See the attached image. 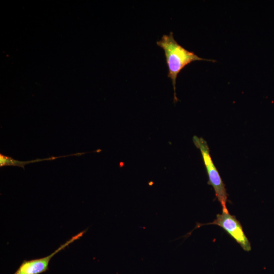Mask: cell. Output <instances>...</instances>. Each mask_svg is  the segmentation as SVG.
<instances>
[{"mask_svg": "<svg viewBox=\"0 0 274 274\" xmlns=\"http://www.w3.org/2000/svg\"><path fill=\"white\" fill-rule=\"evenodd\" d=\"M86 230H83L73 236L52 253L46 257L29 260H23L13 274H41L46 272L49 269L48 265L51 258L70 244L82 237L86 232Z\"/></svg>", "mask_w": 274, "mask_h": 274, "instance_id": "obj_4", "label": "cell"}, {"mask_svg": "<svg viewBox=\"0 0 274 274\" xmlns=\"http://www.w3.org/2000/svg\"><path fill=\"white\" fill-rule=\"evenodd\" d=\"M156 44L162 48L164 52L168 67L167 77L172 81L175 101H178L176 93V80L179 73L186 66L194 61H216L214 60L200 57L193 52L186 49L175 40L172 32L168 35H163L161 40L156 42Z\"/></svg>", "mask_w": 274, "mask_h": 274, "instance_id": "obj_1", "label": "cell"}, {"mask_svg": "<svg viewBox=\"0 0 274 274\" xmlns=\"http://www.w3.org/2000/svg\"><path fill=\"white\" fill-rule=\"evenodd\" d=\"M67 155L63 156H59V157H52L48 158L45 159H37L36 160H33L28 161H20L16 160L12 157L4 155L2 154H0V166L1 167L5 166H17L22 167L24 169V165L27 163H30L33 162H39L43 160H52L56 159L60 157H66Z\"/></svg>", "mask_w": 274, "mask_h": 274, "instance_id": "obj_5", "label": "cell"}, {"mask_svg": "<svg viewBox=\"0 0 274 274\" xmlns=\"http://www.w3.org/2000/svg\"><path fill=\"white\" fill-rule=\"evenodd\" d=\"M193 142L201 152L209 177L208 184L213 187L216 197L222 206V212L229 213L226 207L228 195L225 186L212 159L207 142L197 136L193 137Z\"/></svg>", "mask_w": 274, "mask_h": 274, "instance_id": "obj_2", "label": "cell"}, {"mask_svg": "<svg viewBox=\"0 0 274 274\" xmlns=\"http://www.w3.org/2000/svg\"><path fill=\"white\" fill-rule=\"evenodd\" d=\"M206 225L219 226L234 239L244 250L247 252L251 251L250 242L246 236L240 222L235 216L229 213L222 212L221 214H217L216 219L212 222L205 224L197 223L193 230ZM193 230L187 233L186 236L190 235Z\"/></svg>", "mask_w": 274, "mask_h": 274, "instance_id": "obj_3", "label": "cell"}]
</instances>
